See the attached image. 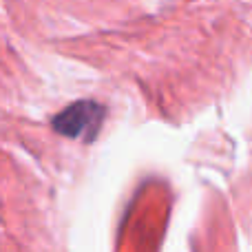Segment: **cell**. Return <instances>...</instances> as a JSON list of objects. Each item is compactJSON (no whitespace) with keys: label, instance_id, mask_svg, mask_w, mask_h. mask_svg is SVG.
<instances>
[{"label":"cell","instance_id":"6da1fadb","mask_svg":"<svg viewBox=\"0 0 252 252\" xmlns=\"http://www.w3.org/2000/svg\"><path fill=\"white\" fill-rule=\"evenodd\" d=\"M104 120V109L95 102H75L66 106L60 115L53 120V128L64 137H78V139H93L97 128Z\"/></svg>","mask_w":252,"mask_h":252}]
</instances>
